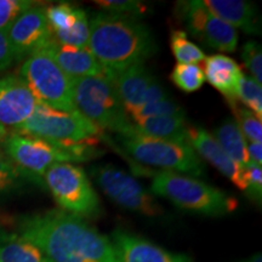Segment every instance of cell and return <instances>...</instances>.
Listing matches in <instances>:
<instances>
[{
	"instance_id": "cell-19",
	"label": "cell",
	"mask_w": 262,
	"mask_h": 262,
	"mask_svg": "<svg viewBox=\"0 0 262 262\" xmlns=\"http://www.w3.org/2000/svg\"><path fill=\"white\" fill-rule=\"evenodd\" d=\"M54 58L58 67L71 79L81 77L106 75L102 66L100 64L89 49H77L66 47L54 40L47 49H44Z\"/></svg>"
},
{
	"instance_id": "cell-38",
	"label": "cell",
	"mask_w": 262,
	"mask_h": 262,
	"mask_svg": "<svg viewBox=\"0 0 262 262\" xmlns=\"http://www.w3.org/2000/svg\"><path fill=\"white\" fill-rule=\"evenodd\" d=\"M8 135V129L3 124H0V145H3V142H4Z\"/></svg>"
},
{
	"instance_id": "cell-32",
	"label": "cell",
	"mask_w": 262,
	"mask_h": 262,
	"mask_svg": "<svg viewBox=\"0 0 262 262\" xmlns=\"http://www.w3.org/2000/svg\"><path fill=\"white\" fill-rule=\"evenodd\" d=\"M242 58L244 66L257 83H262V51L261 45L256 41H248L242 49Z\"/></svg>"
},
{
	"instance_id": "cell-30",
	"label": "cell",
	"mask_w": 262,
	"mask_h": 262,
	"mask_svg": "<svg viewBox=\"0 0 262 262\" xmlns=\"http://www.w3.org/2000/svg\"><path fill=\"white\" fill-rule=\"evenodd\" d=\"M94 3L106 11L129 15L136 18L145 15L148 9L147 5H143L141 2H134V0H95Z\"/></svg>"
},
{
	"instance_id": "cell-31",
	"label": "cell",
	"mask_w": 262,
	"mask_h": 262,
	"mask_svg": "<svg viewBox=\"0 0 262 262\" xmlns=\"http://www.w3.org/2000/svg\"><path fill=\"white\" fill-rule=\"evenodd\" d=\"M21 179L22 175L18 170L10 162L4 152L0 150V196L17 188L21 183Z\"/></svg>"
},
{
	"instance_id": "cell-14",
	"label": "cell",
	"mask_w": 262,
	"mask_h": 262,
	"mask_svg": "<svg viewBox=\"0 0 262 262\" xmlns=\"http://www.w3.org/2000/svg\"><path fill=\"white\" fill-rule=\"evenodd\" d=\"M187 142L199 158L210 163L222 175L231 180L241 191H244V169L229 158L209 131L202 126L189 125L187 129Z\"/></svg>"
},
{
	"instance_id": "cell-6",
	"label": "cell",
	"mask_w": 262,
	"mask_h": 262,
	"mask_svg": "<svg viewBox=\"0 0 262 262\" xmlns=\"http://www.w3.org/2000/svg\"><path fill=\"white\" fill-rule=\"evenodd\" d=\"M119 142L134 159L142 164L192 178L205 175L204 163L187 142L155 139L135 133L130 126L119 134Z\"/></svg>"
},
{
	"instance_id": "cell-10",
	"label": "cell",
	"mask_w": 262,
	"mask_h": 262,
	"mask_svg": "<svg viewBox=\"0 0 262 262\" xmlns=\"http://www.w3.org/2000/svg\"><path fill=\"white\" fill-rule=\"evenodd\" d=\"M90 172L104 194L123 209L147 217H158L163 214V208L152 193L124 170L104 164L91 168Z\"/></svg>"
},
{
	"instance_id": "cell-33",
	"label": "cell",
	"mask_w": 262,
	"mask_h": 262,
	"mask_svg": "<svg viewBox=\"0 0 262 262\" xmlns=\"http://www.w3.org/2000/svg\"><path fill=\"white\" fill-rule=\"evenodd\" d=\"M244 183L245 195L260 205L262 198V170L260 165L250 163L244 168Z\"/></svg>"
},
{
	"instance_id": "cell-11",
	"label": "cell",
	"mask_w": 262,
	"mask_h": 262,
	"mask_svg": "<svg viewBox=\"0 0 262 262\" xmlns=\"http://www.w3.org/2000/svg\"><path fill=\"white\" fill-rule=\"evenodd\" d=\"M176 16L185 26L186 33L221 52H233L238 45L235 29L212 15L203 2L189 0L176 4Z\"/></svg>"
},
{
	"instance_id": "cell-4",
	"label": "cell",
	"mask_w": 262,
	"mask_h": 262,
	"mask_svg": "<svg viewBox=\"0 0 262 262\" xmlns=\"http://www.w3.org/2000/svg\"><path fill=\"white\" fill-rule=\"evenodd\" d=\"M3 147L4 155L14 164L22 178L31 180L44 178L48 169L55 164L86 162L101 155L94 145L62 148L38 137L16 133L8 135Z\"/></svg>"
},
{
	"instance_id": "cell-8",
	"label": "cell",
	"mask_w": 262,
	"mask_h": 262,
	"mask_svg": "<svg viewBox=\"0 0 262 262\" xmlns=\"http://www.w3.org/2000/svg\"><path fill=\"white\" fill-rule=\"evenodd\" d=\"M44 183L61 210L81 219L101 215L100 196L80 166L72 163L55 164L45 172Z\"/></svg>"
},
{
	"instance_id": "cell-34",
	"label": "cell",
	"mask_w": 262,
	"mask_h": 262,
	"mask_svg": "<svg viewBox=\"0 0 262 262\" xmlns=\"http://www.w3.org/2000/svg\"><path fill=\"white\" fill-rule=\"evenodd\" d=\"M170 97L169 94L166 93L165 89L160 85L157 79H155L150 83V85L147 88L146 93L143 94L142 100H141V103L139 107L146 106V104H150V103H155L157 101L164 100V98H168ZM137 107V108H139Z\"/></svg>"
},
{
	"instance_id": "cell-24",
	"label": "cell",
	"mask_w": 262,
	"mask_h": 262,
	"mask_svg": "<svg viewBox=\"0 0 262 262\" xmlns=\"http://www.w3.org/2000/svg\"><path fill=\"white\" fill-rule=\"evenodd\" d=\"M170 47L179 63H196L205 60V54L201 48L188 39V34L182 29H176L170 35Z\"/></svg>"
},
{
	"instance_id": "cell-9",
	"label": "cell",
	"mask_w": 262,
	"mask_h": 262,
	"mask_svg": "<svg viewBox=\"0 0 262 262\" xmlns=\"http://www.w3.org/2000/svg\"><path fill=\"white\" fill-rule=\"evenodd\" d=\"M18 77L27 84L38 103L64 112L77 111L72 79L45 50L26 58Z\"/></svg>"
},
{
	"instance_id": "cell-1",
	"label": "cell",
	"mask_w": 262,
	"mask_h": 262,
	"mask_svg": "<svg viewBox=\"0 0 262 262\" xmlns=\"http://www.w3.org/2000/svg\"><path fill=\"white\" fill-rule=\"evenodd\" d=\"M18 233L38 245L52 262H122L110 238L63 210L24 216Z\"/></svg>"
},
{
	"instance_id": "cell-16",
	"label": "cell",
	"mask_w": 262,
	"mask_h": 262,
	"mask_svg": "<svg viewBox=\"0 0 262 262\" xmlns=\"http://www.w3.org/2000/svg\"><path fill=\"white\" fill-rule=\"evenodd\" d=\"M106 77L116 88L127 116L140 106L147 88L156 79L145 63L130 66L125 70L108 74Z\"/></svg>"
},
{
	"instance_id": "cell-12",
	"label": "cell",
	"mask_w": 262,
	"mask_h": 262,
	"mask_svg": "<svg viewBox=\"0 0 262 262\" xmlns=\"http://www.w3.org/2000/svg\"><path fill=\"white\" fill-rule=\"evenodd\" d=\"M14 61H22L47 49L55 40L45 8L33 6L25 11L5 33Z\"/></svg>"
},
{
	"instance_id": "cell-2",
	"label": "cell",
	"mask_w": 262,
	"mask_h": 262,
	"mask_svg": "<svg viewBox=\"0 0 262 262\" xmlns=\"http://www.w3.org/2000/svg\"><path fill=\"white\" fill-rule=\"evenodd\" d=\"M88 49L106 75L145 63L158 51L150 29L139 18L110 11L89 16Z\"/></svg>"
},
{
	"instance_id": "cell-37",
	"label": "cell",
	"mask_w": 262,
	"mask_h": 262,
	"mask_svg": "<svg viewBox=\"0 0 262 262\" xmlns=\"http://www.w3.org/2000/svg\"><path fill=\"white\" fill-rule=\"evenodd\" d=\"M239 262H262L261 253H257V254L251 255V256L244 258V260H242V261H239Z\"/></svg>"
},
{
	"instance_id": "cell-35",
	"label": "cell",
	"mask_w": 262,
	"mask_h": 262,
	"mask_svg": "<svg viewBox=\"0 0 262 262\" xmlns=\"http://www.w3.org/2000/svg\"><path fill=\"white\" fill-rule=\"evenodd\" d=\"M12 62H14V56H12L8 38L4 33H0V73L8 70Z\"/></svg>"
},
{
	"instance_id": "cell-15",
	"label": "cell",
	"mask_w": 262,
	"mask_h": 262,
	"mask_svg": "<svg viewBox=\"0 0 262 262\" xmlns=\"http://www.w3.org/2000/svg\"><path fill=\"white\" fill-rule=\"evenodd\" d=\"M112 242L122 262H192L187 255L172 253L123 229L113 232Z\"/></svg>"
},
{
	"instance_id": "cell-26",
	"label": "cell",
	"mask_w": 262,
	"mask_h": 262,
	"mask_svg": "<svg viewBox=\"0 0 262 262\" xmlns=\"http://www.w3.org/2000/svg\"><path fill=\"white\" fill-rule=\"evenodd\" d=\"M237 102L243 103L245 108L251 111L258 119L262 117V89L250 75H243L237 90Z\"/></svg>"
},
{
	"instance_id": "cell-7",
	"label": "cell",
	"mask_w": 262,
	"mask_h": 262,
	"mask_svg": "<svg viewBox=\"0 0 262 262\" xmlns=\"http://www.w3.org/2000/svg\"><path fill=\"white\" fill-rule=\"evenodd\" d=\"M75 110L101 130H110L118 135L130 126L118 93L106 75L81 77L72 79Z\"/></svg>"
},
{
	"instance_id": "cell-25",
	"label": "cell",
	"mask_w": 262,
	"mask_h": 262,
	"mask_svg": "<svg viewBox=\"0 0 262 262\" xmlns=\"http://www.w3.org/2000/svg\"><path fill=\"white\" fill-rule=\"evenodd\" d=\"M170 79L185 93H194L205 83V75L201 64L178 63L170 74Z\"/></svg>"
},
{
	"instance_id": "cell-13",
	"label": "cell",
	"mask_w": 262,
	"mask_h": 262,
	"mask_svg": "<svg viewBox=\"0 0 262 262\" xmlns=\"http://www.w3.org/2000/svg\"><path fill=\"white\" fill-rule=\"evenodd\" d=\"M38 101L18 75L0 78V124L12 129L22 125L34 113Z\"/></svg>"
},
{
	"instance_id": "cell-17",
	"label": "cell",
	"mask_w": 262,
	"mask_h": 262,
	"mask_svg": "<svg viewBox=\"0 0 262 262\" xmlns=\"http://www.w3.org/2000/svg\"><path fill=\"white\" fill-rule=\"evenodd\" d=\"M203 4L221 21L248 34H260L261 16L254 3L245 0H205Z\"/></svg>"
},
{
	"instance_id": "cell-28",
	"label": "cell",
	"mask_w": 262,
	"mask_h": 262,
	"mask_svg": "<svg viewBox=\"0 0 262 262\" xmlns=\"http://www.w3.org/2000/svg\"><path fill=\"white\" fill-rule=\"evenodd\" d=\"M233 111L239 130L242 131L247 142H261L262 140V123L261 119L249 111L241 103L237 102L231 106Z\"/></svg>"
},
{
	"instance_id": "cell-22",
	"label": "cell",
	"mask_w": 262,
	"mask_h": 262,
	"mask_svg": "<svg viewBox=\"0 0 262 262\" xmlns=\"http://www.w3.org/2000/svg\"><path fill=\"white\" fill-rule=\"evenodd\" d=\"M212 136L217 141L221 148L227 153L229 158L237 163L241 168H247L250 164L247 140L233 119H226L220 126L216 127Z\"/></svg>"
},
{
	"instance_id": "cell-18",
	"label": "cell",
	"mask_w": 262,
	"mask_h": 262,
	"mask_svg": "<svg viewBox=\"0 0 262 262\" xmlns=\"http://www.w3.org/2000/svg\"><path fill=\"white\" fill-rule=\"evenodd\" d=\"M203 72L209 84L224 95L229 107L237 103V90L244 73L233 58L222 54L205 57Z\"/></svg>"
},
{
	"instance_id": "cell-3",
	"label": "cell",
	"mask_w": 262,
	"mask_h": 262,
	"mask_svg": "<svg viewBox=\"0 0 262 262\" xmlns=\"http://www.w3.org/2000/svg\"><path fill=\"white\" fill-rule=\"evenodd\" d=\"M150 191L166 198L181 210L204 216H225L238 208L234 196L192 176L159 171L153 178Z\"/></svg>"
},
{
	"instance_id": "cell-20",
	"label": "cell",
	"mask_w": 262,
	"mask_h": 262,
	"mask_svg": "<svg viewBox=\"0 0 262 262\" xmlns=\"http://www.w3.org/2000/svg\"><path fill=\"white\" fill-rule=\"evenodd\" d=\"M188 126L186 116L146 118L130 125L135 133L173 142H187Z\"/></svg>"
},
{
	"instance_id": "cell-29",
	"label": "cell",
	"mask_w": 262,
	"mask_h": 262,
	"mask_svg": "<svg viewBox=\"0 0 262 262\" xmlns=\"http://www.w3.org/2000/svg\"><path fill=\"white\" fill-rule=\"evenodd\" d=\"M34 6L29 0H0V33H6L19 16Z\"/></svg>"
},
{
	"instance_id": "cell-36",
	"label": "cell",
	"mask_w": 262,
	"mask_h": 262,
	"mask_svg": "<svg viewBox=\"0 0 262 262\" xmlns=\"http://www.w3.org/2000/svg\"><path fill=\"white\" fill-rule=\"evenodd\" d=\"M248 156L251 164L260 165L262 164V143L261 142H247Z\"/></svg>"
},
{
	"instance_id": "cell-23",
	"label": "cell",
	"mask_w": 262,
	"mask_h": 262,
	"mask_svg": "<svg viewBox=\"0 0 262 262\" xmlns=\"http://www.w3.org/2000/svg\"><path fill=\"white\" fill-rule=\"evenodd\" d=\"M84 12L83 9L68 3H60L45 9V15L54 35L70 31Z\"/></svg>"
},
{
	"instance_id": "cell-27",
	"label": "cell",
	"mask_w": 262,
	"mask_h": 262,
	"mask_svg": "<svg viewBox=\"0 0 262 262\" xmlns=\"http://www.w3.org/2000/svg\"><path fill=\"white\" fill-rule=\"evenodd\" d=\"M131 120L134 123L139 120L146 119V118H155V117H180L186 116L183 108L171 100V98H164V100L157 101L155 103L146 104V106L136 108L134 112L130 114Z\"/></svg>"
},
{
	"instance_id": "cell-21",
	"label": "cell",
	"mask_w": 262,
	"mask_h": 262,
	"mask_svg": "<svg viewBox=\"0 0 262 262\" xmlns=\"http://www.w3.org/2000/svg\"><path fill=\"white\" fill-rule=\"evenodd\" d=\"M0 262H52L48 255L18 232L0 229Z\"/></svg>"
},
{
	"instance_id": "cell-5",
	"label": "cell",
	"mask_w": 262,
	"mask_h": 262,
	"mask_svg": "<svg viewBox=\"0 0 262 262\" xmlns=\"http://www.w3.org/2000/svg\"><path fill=\"white\" fill-rule=\"evenodd\" d=\"M14 133L38 137L62 148L95 146L103 137V130L78 111L64 112L41 103L37 104L27 122L15 127Z\"/></svg>"
}]
</instances>
